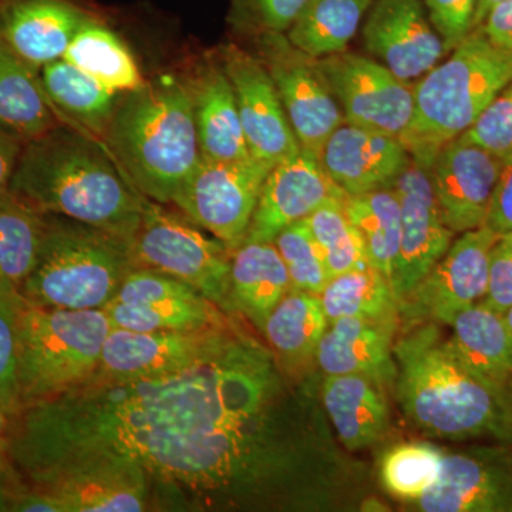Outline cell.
Here are the masks:
<instances>
[{"label": "cell", "instance_id": "obj_1", "mask_svg": "<svg viewBox=\"0 0 512 512\" xmlns=\"http://www.w3.org/2000/svg\"><path fill=\"white\" fill-rule=\"evenodd\" d=\"M245 322L194 369L93 376L25 407L12 416L10 463L35 483L64 464L103 458L134 464L151 490L200 507L348 510L366 468L342 451L318 375L286 373Z\"/></svg>", "mask_w": 512, "mask_h": 512}, {"label": "cell", "instance_id": "obj_2", "mask_svg": "<svg viewBox=\"0 0 512 512\" xmlns=\"http://www.w3.org/2000/svg\"><path fill=\"white\" fill-rule=\"evenodd\" d=\"M9 191L43 215H57L131 242L144 197L106 143L66 124L23 146Z\"/></svg>", "mask_w": 512, "mask_h": 512}, {"label": "cell", "instance_id": "obj_3", "mask_svg": "<svg viewBox=\"0 0 512 512\" xmlns=\"http://www.w3.org/2000/svg\"><path fill=\"white\" fill-rule=\"evenodd\" d=\"M393 345L397 403L426 436L512 446V392L461 362L437 323L402 328Z\"/></svg>", "mask_w": 512, "mask_h": 512}, {"label": "cell", "instance_id": "obj_4", "mask_svg": "<svg viewBox=\"0 0 512 512\" xmlns=\"http://www.w3.org/2000/svg\"><path fill=\"white\" fill-rule=\"evenodd\" d=\"M106 144L144 197L173 204L201 153L184 77L164 73L121 94Z\"/></svg>", "mask_w": 512, "mask_h": 512}, {"label": "cell", "instance_id": "obj_5", "mask_svg": "<svg viewBox=\"0 0 512 512\" xmlns=\"http://www.w3.org/2000/svg\"><path fill=\"white\" fill-rule=\"evenodd\" d=\"M512 82V53L474 29L446 62L414 83V110L400 136L407 153L430 170L441 148L456 140Z\"/></svg>", "mask_w": 512, "mask_h": 512}, {"label": "cell", "instance_id": "obj_6", "mask_svg": "<svg viewBox=\"0 0 512 512\" xmlns=\"http://www.w3.org/2000/svg\"><path fill=\"white\" fill-rule=\"evenodd\" d=\"M136 268L128 239L83 222L46 215L35 268L19 289L32 305L103 309Z\"/></svg>", "mask_w": 512, "mask_h": 512}, {"label": "cell", "instance_id": "obj_7", "mask_svg": "<svg viewBox=\"0 0 512 512\" xmlns=\"http://www.w3.org/2000/svg\"><path fill=\"white\" fill-rule=\"evenodd\" d=\"M111 329L103 309L46 308L26 301L19 325L22 409L89 382Z\"/></svg>", "mask_w": 512, "mask_h": 512}, {"label": "cell", "instance_id": "obj_8", "mask_svg": "<svg viewBox=\"0 0 512 512\" xmlns=\"http://www.w3.org/2000/svg\"><path fill=\"white\" fill-rule=\"evenodd\" d=\"M131 251L137 268H151L181 279L208 301L229 312L232 251L183 212L146 197Z\"/></svg>", "mask_w": 512, "mask_h": 512}, {"label": "cell", "instance_id": "obj_9", "mask_svg": "<svg viewBox=\"0 0 512 512\" xmlns=\"http://www.w3.org/2000/svg\"><path fill=\"white\" fill-rule=\"evenodd\" d=\"M272 165L254 157L237 161L201 158L173 204L231 251L244 244Z\"/></svg>", "mask_w": 512, "mask_h": 512}, {"label": "cell", "instance_id": "obj_10", "mask_svg": "<svg viewBox=\"0 0 512 512\" xmlns=\"http://www.w3.org/2000/svg\"><path fill=\"white\" fill-rule=\"evenodd\" d=\"M244 322L242 316L232 315L224 325L207 329L136 332L113 328L94 376L137 380L183 373L220 355Z\"/></svg>", "mask_w": 512, "mask_h": 512}, {"label": "cell", "instance_id": "obj_11", "mask_svg": "<svg viewBox=\"0 0 512 512\" xmlns=\"http://www.w3.org/2000/svg\"><path fill=\"white\" fill-rule=\"evenodd\" d=\"M500 235L484 227L454 238L443 258L399 305V329L423 323L448 326L464 309L483 301L490 255Z\"/></svg>", "mask_w": 512, "mask_h": 512}, {"label": "cell", "instance_id": "obj_12", "mask_svg": "<svg viewBox=\"0 0 512 512\" xmlns=\"http://www.w3.org/2000/svg\"><path fill=\"white\" fill-rule=\"evenodd\" d=\"M274 82L302 148L320 160L326 141L345 121L318 60L291 45L282 33H261L259 55Z\"/></svg>", "mask_w": 512, "mask_h": 512}, {"label": "cell", "instance_id": "obj_13", "mask_svg": "<svg viewBox=\"0 0 512 512\" xmlns=\"http://www.w3.org/2000/svg\"><path fill=\"white\" fill-rule=\"evenodd\" d=\"M346 123L400 138L412 121L414 84L382 63L342 52L318 60Z\"/></svg>", "mask_w": 512, "mask_h": 512}, {"label": "cell", "instance_id": "obj_14", "mask_svg": "<svg viewBox=\"0 0 512 512\" xmlns=\"http://www.w3.org/2000/svg\"><path fill=\"white\" fill-rule=\"evenodd\" d=\"M413 504L424 512H510L512 446L444 451L436 484Z\"/></svg>", "mask_w": 512, "mask_h": 512}, {"label": "cell", "instance_id": "obj_15", "mask_svg": "<svg viewBox=\"0 0 512 512\" xmlns=\"http://www.w3.org/2000/svg\"><path fill=\"white\" fill-rule=\"evenodd\" d=\"M393 188L402 210V241L392 279L393 292L400 305L443 258L456 234L443 220L426 167L410 158Z\"/></svg>", "mask_w": 512, "mask_h": 512}, {"label": "cell", "instance_id": "obj_16", "mask_svg": "<svg viewBox=\"0 0 512 512\" xmlns=\"http://www.w3.org/2000/svg\"><path fill=\"white\" fill-rule=\"evenodd\" d=\"M220 63L234 87L249 154L269 165L301 148L268 70L241 47L225 46Z\"/></svg>", "mask_w": 512, "mask_h": 512}, {"label": "cell", "instance_id": "obj_17", "mask_svg": "<svg viewBox=\"0 0 512 512\" xmlns=\"http://www.w3.org/2000/svg\"><path fill=\"white\" fill-rule=\"evenodd\" d=\"M346 197L319 158L301 147L269 171L244 242H274L285 228L306 220L325 202Z\"/></svg>", "mask_w": 512, "mask_h": 512}, {"label": "cell", "instance_id": "obj_18", "mask_svg": "<svg viewBox=\"0 0 512 512\" xmlns=\"http://www.w3.org/2000/svg\"><path fill=\"white\" fill-rule=\"evenodd\" d=\"M504 163L460 137L441 148L430 180L443 220L454 234L484 227Z\"/></svg>", "mask_w": 512, "mask_h": 512}, {"label": "cell", "instance_id": "obj_19", "mask_svg": "<svg viewBox=\"0 0 512 512\" xmlns=\"http://www.w3.org/2000/svg\"><path fill=\"white\" fill-rule=\"evenodd\" d=\"M32 487L52 495L60 512H138L148 510L151 498L141 468L103 458L64 464Z\"/></svg>", "mask_w": 512, "mask_h": 512}, {"label": "cell", "instance_id": "obj_20", "mask_svg": "<svg viewBox=\"0 0 512 512\" xmlns=\"http://www.w3.org/2000/svg\"><path fill=\"white\" fill-rule=\"evenodd\" d=\"M362 35L366 49L407 83L429 73L447 53L420 0H373Z\"/></svg>", "mask_w": 512, "mask_h": 512}, {"label": "cell", "instance_id": "obj_21", "mask_svg": "<svg viewBox=\"0 0 512 512\" xmlns=\"http://www.w3.org/2000/svg\"><path fill=\"white\" fill-rule=\"evenodd\" d=\"M410 154L399 138L343 121L326 141L320 164L349 197L393 187Z\"/></svg>", "mask_w": 512, "mask_h": 512}, {"label": "cell", "instance_id": "obj_22", "mask_svg": "<svg viewBox=\"0 0 512 512\" xmlns=\"http://www.w3.org/2000/svg\"><path fill=\"white\" fill-rule=\"evenodd\" d=\"M89 18L70 0H10L0 6V42L40 70L63 59Z\"/></svg>", "mask_w": 512, "mask_h": 512}, {"label": "cell", "instance_id": "obj_23", "mask_svg": "<svg viewBox=\"0 0 512 512\" xmlns=\"http://www.w3.org/2000/svg\"><path fill=\"white\" fill-rule=\"evenodd\" d=\"M399 320L340 318L329 322L315 353L320 373L369 375L383 384H394L396 362L393 345Z\"/></svg>", "mask_w": 512, "mask_h": 512}, {"label": "cell", "instance_id": "obj_24", "mask_svg": "<svg viewBox=\"0 0 512 512\" xmlns=\"http://www.w3.org/2000/svg\"><path fill=\"white\" fill-rule=\"evenodd\" d=\"M194 113L201 158L212 161H237L251 157L234 87L220 60L198 64L184 77Z\"/></svg>", "mask_w": 512, "mask_h": 512}, {"label": "cell", "instance_id": "obj_25", "mask_svg": "<svg viewBox=\"0 0 512 512\" xmlns=\"http://www.w3.org/2000/svg\"><path fill=\"white\" fill-rule=\"evenodd\" d=\"M386 384L373 376L323 375L320 400L346 451L365 450L386 436L392 421Z\"/></svg>", "mask_w": 512, "mask_h": 512}, {"label": "cell", "instance_id": "obj_26", "mask_svg": "<svg viewBox=\"0 0 512 512\" xmlns=\"http://www.w3.org/2000/svg\"><path fill=\"white\" fill-rule=\"evenodd\" d=\"M291 289L288 269L274 242H244L232 251L229 312L242 316L259 333Z\"/></svg>", "mask_w": 512, "mask_h": 512}, {"label": "cell", "instance_id": "obj_27", "mask_svg": "<svg viewBox=\"0 0 512 512\" xmlns=\"http://www.w3.org/2000/svg\"><path fill=\"white\" fill-rule=\"evenodd\" d=\"M329 326L319 295L292 288L266 319L261 335L286 373L313 372L315 353Z\"/></svg>", "mask_w": 512, "mask_h": 512}, {"label": "cell", "instance_id": "obj_28", "mask_svg": "<svg viewBox=\"0 0 512 512\" xmlns=\"http://www.w3.org/2000/svg\"><path fill=\"white\" fill-rule=\"evenodd\" d=\"M39 73L57 120L106 143L121 94L64 59L46 64Z\"/></svg>", "mask_w": 512, "mask_h": 512}, {"label": "cell", "instance_id": "obj_29", "mask_svg": "<svg viewBox=\"0 0 512 512\" xmlns=\"http://www.w3.org/2000/svg\"><path fill=\"white\" fill-rule=\"evenodd\" d=\"M448 345L461 362L487 382L512 392V339L503 313L483 302L458 313Z\"/></svg>", "mask_w": 512, "mask_h": 512}, {"label": "cell", "instance_id": "obj_30", "mask_svg": "<svg viewBox=\"0 0 512 512\" xmlns=\"http://www.w3.org/2000/svg\"><path fill=\"white\" fill-rule=\"evenodd\" d=\"M59 124L39 70L0 42V126L28 143Z\"/></svg>", "mask_w": 512, "mask_h": 512}, {"label": "cell", "instance_id": "obj_31", "mask_svg": "<svg viewBox=\"0 0 512 512\" xmlns=\"http://www.w3.org/2000/svg\"><path fill=\"white\" fill-rule=\"evenodd\" d=\"M372 2L311 0L288 29V40L315 60L346 52Z\"/></svg>", "mask_w": 512, "mask_h": 512}, {"label": "cell", "instance_id": "obj_32", "mask_svg": "<svg viewBox=\"0 0 512 512\" xmlns=\"http://www.w3.org/2000/svg\"><path fill=\"white\" fill-rule=\"evenodd\" d=\"M63 59L117 94L133 92L146 83L123 40L92 18L74 36Z\"/></svg>", "mask_w": 512, "mask_h": 512}, {"label": "cell", "instance_id": "obj_33", "mask_svg": "<svg viewBox=\"0 0 512 512\" xmlns=\"http://www.w3.org/2000/svg\"><path fill=\"white\" fill-rule=\"evenodd\" d=\"M345 210L362 237L367 261L390 284L402 241V210L393 187L345 198Z\"/></svg>", "mask_w": 512, "mask_h": 512}, {"label": "cell", "instance_id": "obj_34", "mask_svg": "<svg viewBox=\"0 0 512 512\" xmlns=\"http://www.w3.org/2000/svg\"><path fill=\"white\" fill-rule=\"evenodd\" d=\"M319 298L329 322L340 318L400 322L392 284L372 265L333 276Z\"/></svg>", "mask_w": 512, "mask_h": 512}, {"label": "cell", "instance_id": "obj_35", "mask_svg": "<svg viewBox=\"0 0 512 512\" xmlns=\"http://www.w3.org/2000/svg\"><path fill=\"white\" fill-rule=\"evenodd\" d=\"M45 229L46 215L9 190L0 194V281L22 286L35 268Z\"/></svg>", "mask_w": 512, "mask_h": 512}, {"label": "cell", "instance_id": "obj_36", "mask_svg": "<svg viewBox=\"0 0 512 512\" xmlns=\"http://www.w3.org/2000/svg\"><path fill=\"white\" fill-rule=\"evenodd\" d=\"M103 311L113 328L136 332H163V330H197L224 325L232 313L222 311L207 298L198 301H167L134 305L111 301Z\"/></svg>", "mask_w": 512, "mask_h": 512}, {"label": "cell", "instance_id": "obj_37", "mask_svg": "<svg viewBox=\"0 0 512 512\" xmlns=\"http://www.w3.org/2000/svg\"><path fill=\"white\" fill-rule=\"evenodd\" d=\"M444 451L423 441L397 444L380 461V481L393 497L416 503L436 484Z\"/></svg>", "mask_w": 512, "mask_h": 512}, {"label": "cell", "instance_id": "obj_38", "mask_svg": "<svg viewBox=\"0 0 512 512\" xmlns=\"http://www.w3.org/2000/svg\"><path fill=\"white\" fill-rule=\"evenodd\" d=\"M303 221L325 256L330 278L370 265L362 237L345 210V198L325 202Z\"/></svg>", "mask_w": 512, "mask_h": 512}, {"label": "cell", "instance_id": "obj_39", "mask_svg": "<svg viewBox=\"0 0 512 512\" xmlns=\"http://www.w3.org/2000/svg\"><path fill=\"white\" fill-rule=\"evenodd\" d=\"M26 299L12 282L0 281V409L15 416L22 410L18 362L20 316Z\"/></svg>", "mask_w": 512, "mask_h": 512}, {"label": "cell", "instance_id": "obj_40", "mask_svg": "<svg viewBox=\"0 0 512 512\" xmlns=\"http://www.w3.org/2000/svg\"><path fill=\"white\" fill-rule=\"evenodd\" d=\"M274 244L284 259L292 288L320 295L330 281L325 256L305 221L285 228Z\"/></svg>", "mask_w": 512, "mask_h": 512}, {"label": "cell", "instance_id": "obj_41", "mask_svg": "<svg viewBox=\"0 0 512 512\" xmlns=\"http://www.w3.org/2000/svg\"><path fill=\"white\" fill-rule=\"evenodd\" d=\"M460 138L501 160L512 157V82L495 96Z\"/></svg>", "mask_w": 512, "mask_h": 512}, {"label": "cell", "instance_id": "obj_42", "mask_svg": "<svg viewBox=\"0 0 512 512\" xmlns=\"http://www.w3.org/2000/svg\"><path fill=\"white\" fill-rule=\"evenodd\" d=\"M205 298L181 279L151 268H136L121 284L113 301L147 305L167 301H198Z\"/></svg>", "mask_w": 512, "mask_h": 512}, {"label": "cell", "instance_id": "obj_43", "mask_svg": "<svg viewBox=\"0 0 512 512\" xmlns=\"http://www.w3.org/2000/svg\"><path fill=\"white\" fill-rule=\"evenodd\" d=\"M311 0H232L235 19L261 33L288 32Z\"/></svg>", "mask_w": 512, "mask_h": 512}, {"label": "cell", "instance_id": "obj_44", "mask_svg": "<svg viewBox=\"0 0 512 512\" xmlns=\"http://www.w3.org/2000/svg\"><path fill=\"white\" fill-rule=\"evenodd\" d=\"M478 0H426L427 16L447 52L474 30Z\"/></svg>", "mask_w": 512, "mask_h": 512}, {"label": "cell", "instance_id": "obj_45", "mask_svg": "<svg viewBox=\"0 0 512 512\" xmlns=\"http://www.w3.org/2000/svg\"><path fill=\"white\" fill-rule=\"evenodd\" d=\"M481 302L500 313L512 306V234L498 238L491 249L487 292Z\"/></svg>", "mask_w": 512, "mask_h": 512}, {"label": "cell", "instance_id": "obj_46", "mask_svg": "<svg viewBox=\"0 0 512 512\" xmlns=\"http://www.w3.org/2000/svg\"><path fill=\"white\" fill-rule=\"evenodd\" d=\"M485 225L500 237L512 234V157L505 160Z\"/></svg>", "mask_w": 512, "mask_h": 512}, {"label": "cell", "instance_id": "obj_47", "mask_svg": "<svg viewBox=\"0 0 512 512\" xmlns=\"http://www.w3.org/2000/svg\"><path fill=\"white\" fill-rule=\"evenodd\" d=\"M480 29L495 47L512 53V0L491 9Z\"/></svg>", "mask_w": 512, "mask_h": 512}, {"label": "cell", "instance_id": "obj_48", "mask_svg": "<svg viewBox=\"0 0 512 512\" xmlns=\"http://www.w3.org/2000/svg\"><path fill=\"white\" fill-rule=\"evenodd\" d=\"M23 146L25 143L18 136L0 126V194L9 190Z\"/></svg>", "mask_w": 512, "mask_h": 512}, {"label": "cell", "instance_id": "obj_49", "mask_svg": "<svg viewBox=\"0 0 512 512\" xmlns=\"http://www.w3.org/2000/svg\"><path fill=\"white\" fill-rule=\"evenodd\" d=\"M10 431L12 416L0 409V474H5L10 468Z\"/></svg>", "mask_w": 512, "mask_h": 512}, {"label": "cell", "instance_id": "obj_50", "mask_svg": "<svg viewBox=\"0 0 512 512\" xmlns=\"http://www.w3.org/2000/svg\"><path fill=\"white\" fill-rule=\"evenodd\" d=\"M15 481L10 480V473L0 474V512L9 511L10 500H12Z\"/></svg>", "mask_w": 512, "mask_h": 512}, {"label": "cell", "instance_id": "obj_51", "mask_svg": "<svg viewBox=\"0 0 512 512\" xmlns=\"http://www.w3.org/2000/svg\"><path fill=\"white\" fill-rule=\"evenodd\" d=\"M503 2H505V0H478L476 18H474V29L480 28V26L483 25L484 19L487 18L488 13H490V10Z\"/></svg>", "mask_w": 512, "mask_h": 512}, {"label": "cell", "instance_id": "obj_52", "mask_svg": "<svg viewBox=\"0 0 512 512\" xmlns=\"http://www.w3.org/2000/svg\"><path fill=\"white\" fill-rule=\"evenodd\" d=\"M503 316L505 320V325H507L508 332H510V336L512 339V306L503 313Z\"/></svg>", "mask_w": 512, "mask_h": 512}, {"label": "cell", "instance_id": "obj_53", "mask_svg": "<svg viewBox=\"0 0 512 512\" xmlns=\"http://www.w3.org/2000/svg\"><path fill=\"white\" fill-rule=\"evenodd\" d=\"M510 512H512V504H511V507H510Z\"/></svg>", "mask_w": 512, "mask_h": 512}]
</instances>
